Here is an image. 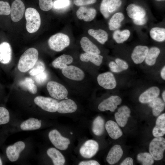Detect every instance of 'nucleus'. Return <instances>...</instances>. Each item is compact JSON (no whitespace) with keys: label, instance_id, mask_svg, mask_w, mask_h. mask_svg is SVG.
I'll return each instance as SVG.
<instances>
[{"label":"nucleus","instance_id":"nucleus-1","mask_svg":"<svg viewBox=\"0 0 165 165\" xmlns=\"http://www.w3.org/2000/svg\"><path fill=\"white\" fill-rule=\"evenodd\" d=\"M38 52L34 48H29L21 56L18 68L21 72H25L32 68L38 61Z\"/></svg>","mask_w":165,"mask_h":165},{"label":"nucleus","instance_id":"nucleus-2","mask_svg":"<svg viewBox=\"0 0 165 165\" xmlns=\"http://www.w3.org/2000/svg\"><path fill=\"white\" fill-rule=\"evenodd\" d=\"M25 15L27 31L30 33L37 31L39 28L41 23V18L38 12L35 9L29 7L26 9Z\"/></svg>","mask_w":165,"mask_h":165},{"label":"nucleus","instance_id":"nucleus-3","mask_svg":"<svg viewBox=\"0 0 165 165\" xmlns=\"http://www.w3.org/2000/svg\"><path fill=\"white\" fill-rule=\"evenodd\" d=\"M70 43L69 37L62 33H58L53 35L48 41V44L50 48L57 52L62 50L68 46Z\"/></svg>","mask_w":165,"mask_h":165},{"label":"nucleus","instance_id":"nucleus-4","mask_svg":"<svg viewBox=\"0 0 165 165\" xmlns=\"http://www.w3.org/2000/svg\"><path fill=\"white\" fill-rule=\"evenodd\" d=\"M165 150V139L163 137H156L150 143L149 153L156 160H159L163 159Z\"/></svg>","mask_w":165,"mask_h":165},{"label":"nucleus","instance_id":"nucleus-5","mask_svg":"<svg viewBox=\"0 0 165 165\" xmlns=\"http://www.w3.org/2000/svg\"><path fill=\"white\" fill-rule=\"evenodd\" d=\"M47 89L50 96L56 99H63L67 97L68 91L66 88L56 82H49L47 84Z\"/></svg>","mask_w":165,"mask_h":165},{"label":"nucleus","instance_id":"nucleus-6","mask_svg":"<svg viewBox=\"0 0 165 165\" xmlns=\"http://www.w3.org/2000/svg\"><path fill=\"white\" fill-rule=\"evenodd\" d=\"M35 103L42 109L51 112L57 111L58 102L51 98L38 96L34 99Z\"/></svg>","mask_w":165,"mask_h":165},{"label":"nucleus","instance_id":"nucleus-7","mask_svg":"<svg viewBox=\"0 0 165 165\" xmlns=\"http://www.w3.org/2000/svg\"><path fill=\"white\" fill-rule=\"evenodd\" d=\"M49 138L52 144L57 148L65 150L70 144V141L67 138L62 136L59 132L55 129L51 131L49 134Z\"/></svg>","mask_w":165,"mask_h":165},{"label":"nucleus","instance_id":"nucleus-8","mask_svg":"<svg viewBox=\"0 0 165 165\" xmlns=\"http://www.w3.org/2000/svg\"><path fill=\"white\" fill-rule=\"evenodd\" d=\"M99 148L98 143L93 140L86 141L79 149L81 155L86 158H90L97 153Z\"/></svg>","mask_w":165,"mask_h":165},{"label":"nucleus","instance_id":"nucleus-9","mask_svg":"<svg viewBox=\"0 0 165 165\" xmlns=\"http://www.w3.org/2000/svg\"><path fill=\"white\" fill-rule=\"evenodd\" d=\"M99 85L105 89H112L116 85V82L113 75L111 72H107L99 74L97 77Z\"/></svg>","mask_w":165,"mask_h":165},{"label":"nucleus","instance_id":"nucleus-10","mask_svg":"<svg viewBox=\"0 0 165 165\" xmlns=\"http://www.w3.org/2000/svg\"><path fill=\"white\" fill-rule=\"evenodd\" d=\"M62 72L65 77L75 81H81L85 76L84 73L82 70L73 65H67L62 69Z\"/></svg>","mask_w":165,"mask_h":165},{"label":"nucleus","instance_id":"nucleus-11","mask_svg":"<svg viewBox=\"0 0 165 165\" xmlns=\"http://www.w3.org/2000/svg\"><path fill=\"white\" fill-rule=\"evenodd\" d=\"M122 101L121 98L117 96H112L104 100L100 104L98 109L101 111L110 110L114 112Z\"/></svg>","mask_w":165,"mask_h":165},{"label":"nucleus","instance_id":"nucleus-12","mask_svg":"<svg viewBox=\"0 0 165 165\" xmlns=\"http://www.w3.org/2000/svg\"><path fill=\"white\" fill-rule=\"evenodd\" d=\"M24 143L22 141H17L13 145L8 146L6 150L7 156L11 162L16 161L19 158L20 153L24 149Z\"/></svg>","mask_w":165,"mask_h":165},{"label":"nucleus","instance_id":"nucleus-13","mask_svg":"<svg viewBox=\"0 0 165 165\" xmlns=\"http://www.w3.org/2000/svg\"><path fill=\"white\" fill-rule=\"evenodd\" d=\"M25 9L23 2L21 0H15L12 3L10 11L11 17L13 22H17L23 17Z\"/></svg>","mask_w":165,"mask_h":165},{"label":"nucleus","instance_id":"nucleus-14","mask_svg":"<svg viewBox=\"0 0 165 165\" xmlns=\"http://www.w3.org/2000/svg\"><path fill=\"white\" fill-rule=\"evenodd\" d=\"M130 111L126 106H123L118 110V112L115 114L116 121L120 126L124 127L126 125L128 119L130 116Z\"/></svg>","mask_w":165,"mask_h":165},{"label":"nucleus","instance_id":"nucleus-15","mask_svg":"<svg viewBox=\"0 0 165 165\" xmlns=\"http://www.w3.org/2000/svg\"><path fill=\"white\" fill-rule=\"evenodd\" d=\"M160 93V90L158 87H151L140 95L139 98V101L143 104L149 103L157 97Z\"/></svg>","mask_w":165,"mask_h":165},{"label":"nucleus","instance_id":"nucleus-16","mask_svg":"<svg viewBox=\"0 0 165 165\" xmlns=\"http://www.w3.org/2000/svg\"><path fill=\"white\" fill-rule=\"evenodd\" d=\"M149 49L146 46H138L134 49L131 54L134 62L138 64L142 62L145 59Z\"/></svg>","mask_w":165,"mask_h":165},{"label":"nucleus","instance_id":"nucleus-17","mask_svg":"<svg viewBox=\"0 0 165 165\" xmlns=\"http://www.w3.org/2000/svg\"><path fill=\"white\" fill-rule=\"evenodd\" d=\"M77 108L75 102L70 99L64 100L58 102L57 111L61 113H73Z\"/></svg>","mask_w":165,"mask_h":165},{"label":"nucleus","instance_id":"nucleus-18","mask_svg":"<svg viewBox=\"0 0 165 165\" xmlns=\"http://www.w3.org/2000/svg\"><path fill=\"white\" fill-rule=\"evenodd\" d=\"M97 14L96 10L93 8L81 7L76 12L77 18L80 20L83 19L86 22H90L95 17Z\"/></svg>","mask_w":165,"mask_h":165},{"label":"nucleus","instance_id":"nucleus-19","mask_svg":"<svg viewBox=\"0 0 165 165\" xmlns=\"http://www.w3.org/2000/svg\"><path fill=\"white\" fill-rule=\"evenodd\" d=\"M123 155V151L121 146L116 145L113 146L109 152L106 157V160L111 165L118 162Z\"/></svg>","mask_w":165,"mask_h":165},{"label":"nucleus","instance_id":"nucleus-20","mask_svg":"<svg viewBox=\"0 0 165 165\" xmlns=\"http://www.w3.org/2000/svg\"><path fill=\"white\" fill-rule=\"evenodd\" d=\"M12 51L9 43L4 42L0 44V62L6 64L9 63L12 58Z\"/></svg>","mask_w":165,"mask_h":165},{"label":"nucleus","instance_id":"nucleus-21","mask_svg":"<svg viewBox=\"0 0 165 165\" xmlns=\"http://www.w3.org/2000/svg\"><path fill=\"white\" fill-rule=\"evenodd\" d=\"M126 10L128 16L133 19L143 18L146 15L145 11L143 8L134 4L129 5Z\"/></svg>","mask_w":165,"mask_h":165},{"label":"nucleus","instance_id":"nucleus-22","mask_svg":"<svg viewBox=\"0 0 165 165\" xmlns=\"http://www.w3.org/2000/svg\"><path fill=\"white\" fill-rule=\"evenodd\" d=\"M105 127L109 136L113 139H117L123 135L118 124L112 120L108 121L105 124Z\"/></svg>","mask_w":165,"mask_h":165},{"label":"nucleus","instance_id":"nucleus-23","mask_svg":"<svg viewBox=\"0 0 165 165\" xmlns=\"http://www.w3.org/2000/svg\"><path fill=\"white\" fill-rule=\"evenodd\" d=\"M165 134V114L160 115L157 118L156 125L152 130L153 136L156 137H161Z\"/></svg>","mask_w":165,"mask_h":165},{"label":"nucleus","instance_id":"nucleus-24","mask_svg":"<svg viewBox=\"0 0 165 165\" xmlns=\"http://www.w3.org/2000/svg\"><path fill=\"white\" fill-rule=\"evenodd\" d=\"M81 47L86 53L99 54L100 51L98 47L88 38L84 37L80 41Z\"/></svg>","mask_w":165,"mask_h":165},{"label":"nucleus","instance_id":"nucleus-25","mask_svg":"<svg viewBox=\"0 0 165 165\" xmlns=\"http://www.w3.org/2000/svg\"><path fill=\"white\" fill-rule=\"evenodd\" d=\"M47 155L51 159L54 165H63L65 159L62 154L56 148H50L47 151Z\"/></svg>","mask_w":165,"mask_h":165},{"label":"nucleus","instance_id":"nucleus-26","mask_svg":"<svg viewBox=\"0 0 165 165\" xmlns=\"http://www.w3.org/2000/svg\"><path fill=\"white\" fill-rule=\"evenodd\" d=\"M73 61V58L71 56L63 54L54 60L52 63L53 66L56 68L62 69Z\"/></svg>","mask_w":165,"mask_h":165},{"label":"nucleus","instance_id":"nucleus-27","mask_svg":"<svg viewBox=\"0 0 165 165\" xmlns=\"http://www.w3.org/2000/svg\"><path fill=\"white\" fill-rule=\"evenodd\" d=\"M80 59L82 61L90 62L96 66H99L102 62L103 57L99 54L85 52L80 55Z\"/></svg>","mask_w":165,"mask_h":165},{"label":"nucleus","instance_id":"nucleus-28","mask_svg":"<svg viewBox=\"0 0 165 165\" xmlns=\"http://www.w3.org/2000/svg\"><path fill=\"white\" fill-rule=\"evenodd\" d=\"M41 120L31 118L23 122L20 125L21 129L24 130H37L41 127Z\"/></svg>","mask_w":165,"mask_h":165},{"label":"nucleus","instance_id":"nucleus-29","mask_svg":"<svg viewBox=\"0 0 165 165\" xmlns=\"http://www.w3.org/2000/svg\"><path fill=\"white\" fill-rule=\"evenodd\" d=\"M148 105L152 108L153 115L156 116L163 110L165 102L160 98L157 97L149 102Z\"/></svg>","mask_w":165,"mask_h":165},{"label":"nucleus","instance_id":"nucleus-30","mask_svg":"<svg viewBox=\"0 0 165 165\" xmlns=\"http://www.w3.org/2000/svg\"><path fill=\"white\" fill-rule=\"evenodd\" d=\"M105 121L101 116H97L92 123V130L94 134L97 136L101 135L104 133Z\"/></svg>","mask_w":165,"mask_h":165},{"label":"nucleus","instance_id":"nucleus-31","mask_svg":"<svg viewBox=\"0 0 165 165\" xmlns=\"http://www.w3.org/2000/svg\"><path fill=\"white\" fill-rule=\"evenodd\" d=\"M88 34L102 44H104L108 39V34L104 30L99 29H90L88 31Z\"/></svg>","mask_w":165,"mask_h":165},{"label":"nucleus","instance_id":"nucleus-32","mask_svg":"<svg viewBox=\"0 0 165 165\" xmlns=\"http://www.w3.org/2000/svg\"><path fill=\"white\" fill-rule=\"evenodd\" d=\"M160 53V50L157 47H153L150 48L145 59L146 63L149 66L154 65Z\"/></svg>","mask_w":165,"mask_h":165},{"label":"nucleus","instance_id":"nucleus-33","mask_svg":"<svg viewBox=\"0 0 165 165\" xmlns=\"http://www.w3.org/2000/svg\"><path fill=\"white\" fill-rule=\"evenodd\" d=\"M124 18L123 14L118 12L115 14L110 19L108 25L111 30H114L118 28L121 25V22Z\"/></svg>","mask_w":165,"mask_h":165},{"label":"nucleus","instance_id":"nucleus-34","mask_svg":"<svg viewBox=\"0 0 165 165\" xmlns=\"http://www.w3.org/2000/svg\"><path fill=\"white\" fill-rule=\"evenodd\" d=\"M150 35L153 40L163 42L165 40V29L159 27L152 28L150 31Z\"/></svg>","mask_w":165,"mask_h":165},{"label":"nucleus","instance_id":"nucleus-35","mask_svg":"<svg viewBox=\"0 0 165 165\" xmlns=\"http://www.w3.org/2000/svg\"><path fill=\"white\" fill-rule=\"evenodd\" d=\"M19 85L23 89L28 90L32 94H35L37 92V87L34 81L31 78H25L20 82Z\"/></svg>","mask_w":165,"mask_h":165},{"label":"nucleus","instance_id":"nucleus-36","mask_svg":"<svg viewBox=\"0 0 165 165\" xmlns=\"http://www.w3.org/2000/svg\"><path fill=\"white\" fill-rule=\"evenodd\" d=\"M130 35V32L128 30H124L122 31L117 30L114 32L113 37L117 43H121L126 41Z\"/></svg>","mask_w":165,"mask_h":165},{"label":"nucleus","instance_id":"nucleus-37","mask_svg":"<svg viewBox=\"0 0 165 165\" xmlns=\"http://www.w3.org/2000/svg\"><path fill=\"white\" fill-rule=\"evenodd\" d=\"M137 159L143 165H152L154 163V159L152 155L147 152L138 154Z\"/></svg>","mask_w":165,"mask_h":165},{"label":"nucleus","instance_id":"nucleus-38","mask_svg":"<svg viewBox=\"0 0 165 165\" xmlns=\"http://www.w3.org/2000/svg\"><path fill=\"white\" fill-rule=\"evenodd\" d=\"M45 68L44 63L41 61H37L33 67L29 72L31 76H35L45 71Z\"/></svg>","mask_w":165,"mask_h":165},{"label":"nucleus","instance_id":"nucleus-39","mask_svg":"<svg viewBox=\"0 0 165 165\" xmlns=\"http://www.w3.org/2000/svg\"><path fill=\"white\" fill-rule=\"evenodd\" d=\"M9 119L8 111L4 107H0V125L7 123L9 122Z\"/></svg>","mask_w":165,"mask_h":165},{"label":"nucleus","instance_id":"nucleus-40","mask_svg":"<svg viewBox=\"0 0 165 165\" xmlns=\"http://www.w3.org/2000/svg\"><path fill=\"white\" fill-rule=\"evenodd\" d=\"M10 11L11 8L8 2L0 1V15H9Z\"/></svg>","mask_w":165,"mask_h":165},{"label":"nucleus","instance_id":"nucleus-41","mask_svg":"<svg viewBox=\"0 0 165 165\" xmlns=\"http://www.w3.org/2000/svg\"><path fill=\"white\" fill-rule=\"evenodd\" d=\"M39 7L44 11H48L52 8L53 6L52 0H39Z\"/></svg>","mask_w":165,"mask_h":165},{"label":"nucleus","instance_id":"nucleus-42","mask_svg":"<svg viewBox=\"0 0 165 165\" xmlns=\"http://www.w3.org/2000/svg\"><path fill=\"white\" fill-rule=\"evenodd\" d=\"M110 0H102L100 6V11L105 18H108L109 16L110 13L108 10Z\"/></svg>","mask_w":165,"mask_h":165},{"label":"nucleus","instance_id":"nucleus-43","mask_svg":"<svg viewBox=\"0 0 165 165\" xmlns=\"http://www.w3.org/2000/svg\"><path fill=\"white\" fill-rule=\"evenodd\" d=\"M121 0H110L108 10V12L112 13L119 8L122 4Z\"/></svg>","mask_w":165,"mask_h":165},{"label":"nucleus","instance_id":"nucleus-44","mask_svg":"<svg viewBox=\"0 0 165 165\" xmlns=\"http://www.w3.org/2000/svg\"><path fill=\"white\" fill-rule=\"evenodd\" d=\"M48 75L47 72H43L35 75V79L36 82L38 84H42L45 82L47 79Z\"/></svg>","mask_w":165,"mask_h":165},{"label":"nucleus","instance_id":"nucleus-45","mask_svg":"<svg viewBox=\"0 0 165 165\" xmlns=\"http://www.w3.org/2000/svg\"><path fill=\"white\" fill-rule=\"evenodd\" d=\"M70 4L69 0H57L53 4L54 8L60 9L68 6Z\"/></svg>","mask_w":165,"mask_h":165},{"label":"nucleus","instance_id":"nucleus-46","mask_svg":"<svg viewBox=\"0 0 165 165\" xmlns=\"http://www.w3.org/2000/svg\"><path fill=\"white\" fill-rule=\"evenodd\" d=\"M96 2V0H74V4L77 6L91 4Z\"/></svg>","mask_w":165,"mask_h":165},{"label":"nucleus","instance_id":"nucleus-47","mask_svg":"<svg viewBox=\"0 0 165 165\" xmlns=\"http://www.w3.org/2000/svg\"><path fill=\"white\" fill-rule=\"evenodd\" d=\"M109 66L111 70L113 72L119 73L123 70L116 63L113 61H111L109 63Z\"/></svg>","mask_w":165,"mask_h":165},{"label":"nucleus","instance_id":"nucleus-48","mask_svg":"<svg viewBox=\"0 0 165 165\" xmlns=\"http://www.w3.org/2000/svg\"><path fill=\"white\" fill-rule=\"evenodd\" d=\"M115 61L116 64L123 70L128 68V65L125 61L119 58H116Z\"/></svg>","mask_w":165,"mask_h":165},{"label":"nucleus","instance_id":"nucleus-49","mask_svg":"<svg viewBox=\"0 0 165 165\" xmlns=\"http://www.w3.org/2000/svg\"><path fill=\"white\" fill-rule=\"evenodd\" d=\"M79 165H99L100 164L97 161L90 160L87 161H81L79 164Z\"/></svg>","mask_w":165,"mask_h":165},{"label":"nucleus","instance_id":"nucleus-50","mask_svg":"<svg viewBox=\"0 0 165 165\" xmlns=\"http://www.w3.org/2000/svg\"><path fill=\"white\" fill-rule=\"evenodd\" d=\"M120 165H133V159L130 157L126 158L121 163Z\"/></svg>","mask_w":165,"mask_h":165},{"label":"nucleus","instance_id":"nucleus-51","mask_svg":"<svg viewBox=\"0 0 165 165\" xmlns=\"http://www.w3.org/2000/svg\"><path fill=\"white\" fill-rule=\"evenodd\" d=\"M133 22L136 25H142L145 24L146 19L145 17L138 19H133Z\"/></svg>","mask_w":165,"mask_h":165},{"label":"nucleus","instance_id":"nucleus-52","mask_svg":"<svg viewBox=\"0 0 165 165\" xmlns=\"http://www.w3.org/2000/svg\"><path fill=\"white\" fill-rule=\"evenodd\" d=\"M161 76L162 78L164 79H165V66L162 69L161 71Z\"/></svg>","mask_w":165,"mask_h":165},{"label":"nucleus","instance_id":"nucleus-53","mask_svg":"<svg viewBox=\"0 0 165 165\" xmlns=\"http://www.w3.org/2000/svg\"><path fill=\"white\" fill-rule=\"evenodd\" d=\"M162 96L163 99V101L165 102V91H164L162 94Z\"/></svg>","mask_w":165,"mask_h":165},{"label":"nucleus","instance_id":"nucleus-54","mask_svg":"<svg viewBox=\"0 0 165 165\" xmlns=\"http://www.w3.org/2000/svg\"><path fill=\"white\" fill-rule=\"evenodd\" d=\"M2 163L1 158H0V165H2Z\"/></svg>","mask_w":165,"mask_h":165},{"label":"nucleus","instance_id":"nucleus-55","mask_svg":"<svg viewBox=\"0 0 165 165\" xmlns=\"http://www.w3.org/2000/svg\"><path fill=\"white\" fill-rule=\"evenodd\" d=\"M157 0V1H163V0Z\"/></svg>","mask_w":165,"mask_h":165},{"label":"nucleus","instance_id":"nucleus-56","mask_svg":"<svg viewBox=\"0 0 165 165\" xmlns=\"http://www.w3.org/2000/svg\"><path fill=\"white\" fill-rule=\"evenodd\" d=\"M70 134H73V133H72V132H71L70 133Z\"/></svg>","mask_w":165,"mask_h":165}]
</instances>
